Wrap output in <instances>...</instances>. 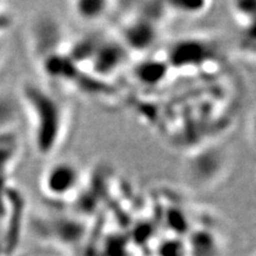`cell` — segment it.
I'll use <instances>...</instances> for the list:
<instances>
[{
	"label": "cell",
	"instance_id": "1",
	"mask_svg": "<svg viewBox=\"0 0 256 256\" xmlns=\"http://www.w3.org/2000/svg\"><path fill=\"white\" fill-rule=\"evenodd\" d=\"M20 98L29 118L34 146L38 155L47 157L58 150L66 128V111L50 91L34 82H25Z\"/></svg>",
	"mask_w": 256,
	"mask_h": 256
},
{
	"label": "cell",
	"instance_id": "2",
	"mask_svg": "<svg viewBox=\"0 0 256 256\" xmlns=\"http://www.w3.org/2000/svg\"><path fill=\"white\" fill-rule=\"evenodd\" d=\"M80 178V170L74 162L60 160L46 168L41 178V188L47 196L63 198L77 189Z\"/></svg>",
	"mask_w": 256,
	"mask_h": 256
},
{
	"label": "cell",
	"instance_id": "3",
	"mask_svg": "<svg viewBox=\"0 0 256 256\" xmlns=\"http://www.w3.org/2000/svg\"><path fill=\"white\" fill-rule=\"evenodd\" d=\"M126 56V48L121 41L100 38L86 68H90L95 77L106 78L123 66Z\"/></svg>",
	"mask_w": 256,
	"mask_h": 256
},
{
	"label": "cell",
	"instance_id": "4",
	"mask_svg": "<svg viewBox=\"0 0 256 256\" xmlns=\"http://www.w3.org/2000/svg\"><path fill=\"white\" fill-rule=\"evenodd\" d=\"M158 36L156 22L146 16L126 24L122 32L121 43L126 50L142 52L155 44Z\"/></svg>",
	"mask_w": 256,
	"mask_h": 256
},
{
	"label": "cell",
	"instance_id": "5",
	"mask_svg": "<svg viewBox=\"0 0 256 256\" xmlns=\"http://www.w3.org/2000/svg\"><path fill=\"white\" fill-rule=\"evenodd\" d=\"M59 42L60 30L50 18L42 16L34 20L30 29V45L36 60L58 52Z\"/></svg>",
	"mask_w": 256,
	"mask_h": 256
},
{
	"label": "cell",
	"instance_id": "6",
	"mask_svg": "<svg viewBox=\"0 0 256 256\" xmlns=\"http://www.w3.org/2000/svg\"><path fill=\"white\" fill-rule=\"evenodd\" d=\"M207 56V48L200 42H182L171 52L170 60L173 66L180 68L201 64Z\"/></svg>",
	"mask_w": 256,
	"mask_h": 256
},
{
	"label": "cell",
	"instance_id": "7",
	"mask_svg": "<svg viewBox=\"0 0 256 256\" xmlns=\"http://www.w3.org/2000/svg\"><path fill=\"white\" fill-rule=\"evenodd\" d=\"M111 2L102 0H77L70 4V10L76 18L86 22H98L110 10Z\"/></svg>",
	"mask_w": 256,
	"mask_h": 256
},
{
	"label": "cell",
	"instance_id": "8",
	"mask_svg": "<svg viewBox=\"0 0 256 256\" xmlns=\"http://www.w3.org/2000/svg\"><path fill=\"white\" fill-rule=\"evenodd\" d=\"M18 142L10 132L0 130V187L2 180L11 172V168L18 156Z\"/></svg>",
	"mask_w": 256,
	"mask_h": 256
},
{
	"label": "cell",
	"instance_id": "9",
	"mask_svg": "<svg viewBox=\"0 0 256 256\" xmlns=\"http://www.w3.org/2000/svg\"><path fill=\"white\" fill-rule=\"evenodd\" d=\"M166 74V68L162 63L144 62L136 72L137 76L144 84H153L162 79Z\"/></svg>",
	"mask_w": 256,
	"mask_h": 256
},
{
	"label": "cell",
	"instance_id": "10",
	"mask_svg": "<svg viewBox=\"0 0 256 256\" xmlns=\"http://www.w3.org/2000/svg\"><path fill=\"white\" fill-rule=\"evenodd\" d=\"M168 9L176 13L187 16H196L205 12L207 2H187V0H172L166 2Z\"/></svg>",
	"mask_w": 256,
	"mask_h": 256
},
{
	"label": "cell",
	"instance_id": "11",
	"mask_svg": "<svg viewBox=\"0 0 256 256\" xmlns=\"http://www.w3.org/2000/svg\"><path fill=\"white\" fill-rule=\"evenodd\" d=\"M255 2H238L233 4V12L236 18L239 20V22L249 24L248 20L253 22L255 15Z\"/></svg>",
	"mask_w": 256,
	"mask_h": 256
},
{
	"label": "cell",
	"instance_id": "12",
	"mask_svg": "<svg viewBox=\"0 0 256 256\" xmlns=\"http://www.w3.org/2000/svg\"><path fill=\"white\" fill-rule=\"evenodd\" d=\"M12 26V15L6 8L0 6V36L4 34Z\"/></svg>",
	"mask_w": 256,
	"mask_h": 256
}]
</instances>
